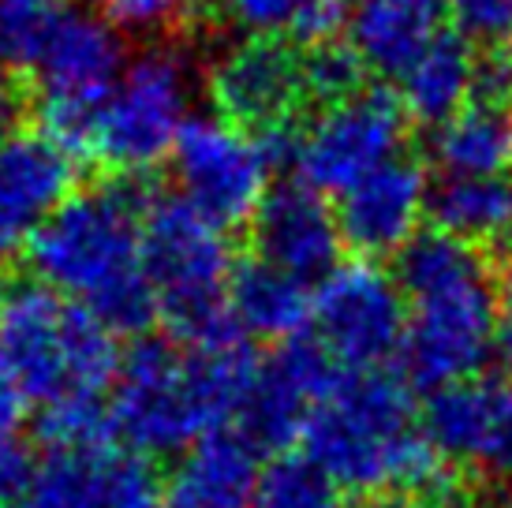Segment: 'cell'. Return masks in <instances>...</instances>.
Segmentation results:
<instances>
[{
    "label": "cell",
    "instance_id": "1",
    "mask_svg": "<svg viewBox=\"0 0 512 508\" xmlns=\"http://www.w3.org/2000/svg\"><path fill=\"white\" fill-rule=\"evenodd\" d=\"M146 202L131 184L75 191L30 240L34 281L79 303L116 337H139L157 318L146 273Z\"/></svg>",
    "mask_w": 512,
    "mask_h": 508
},
{
    "label": "cell",
    "instance_id": "2",
    "mask_svg": "<svg viewBox=\"0 0 512 508\" xmlns=\"http://www.w3.org/2000/svg\"><path fill=\"white\" fill-rule=\"evenodd\" d=\"M397 284L408 299V333L400 344L404 381L438 393L475 378L490 352H498L505 325V288L486 254L434 228L397 258Z\"/></svg>",
    "mask_w": 512,
    "mask_h": 508
},
{
    "label": "cell",
    "instance_id": "3",
    "mask_svg": "<svg viewBox=\"0 0 512 508\" xmlns=\"http://www.w3.org/2000/svg\"><path fill=\"white\" fill-rule=\"evenodd\" d=\"M258 363L247 340L217 352H180L172 340H139L124 355L109 393L113 430L143 456H184L195 441L221 430L228 415H240Z\"/></svg>",
    "mask_w": 512,
    "mask_h": 508
},
{
    "label": "cell",
    "instance_id": "4",
    "mask_svg": "<svg viewBox=\"0 0 512 508\" xmlns=\"http://www.w3.org/2000/svg\"><path fill=\"white\" fill-rule=\"evenodd\" d=\"M236 269L225 228L184 198H154L146 206V273L157 314L187 352H217L247 340L228 303Z\"/></svg>",
    "mask_w": 512,
    "mask_h": 508
},
{
    "label": "cell",
    "instance_id": "5",
    "mask_svg": "<svg viewBox=\"0 0 512 508\" xmlns=\"http://www.w3.org/2000/svg\"><path fill=\"white\" fill-rule=\"evenodd\" d=\"M0 352L42 408L75 396L105 400V389H113L124 363L116 352V333L38 281L4 288Z\"/></svg>",
    "mask_w": 512,
    "mask_h": 508
},
{
    "label": "cell",
    "instance_id": "6",
    "mask_svg": "<svg viewBox=\"0 0 512 508\" xmlns=\"http://www.w3.org/2000/svg\"><path fill=\"white\" fill-rule=\"evenodd\" d=\"M408 131V113L400 101L385 90H359L352 98L322 105L303 127L288 124L266 131L258 139L266 142L273 161H288L296 172V184L311 187L318 195L352 191L370 172L397 161Z\"/></svg>",
    "mask_w": 512,
    "mask_h": 508
},
{
    "label": "cell",
    "instance_id": "7",
    "mask_svg": "<svg viewBox=\"0 0 512 508\" xmlns=\"http://www.w3.org/2000/svg\"><path fill=\"white\" fill-rule=\"evenodd\" d=\"M124 64V42L98 12L57 8L42 57L34 64L42 131L75 157L90 154V139L105 101L113 98Z\"/></svg>",
    "mask_w": 512,
    "mask_h": 508
},
{
    "label": "cell",
    "instance_id": "8",
    "mask_svg": "<svg viewBox=\"0 0 512 508\" xmlns=\"http://www.w3.org/2000/svg\"><path fill=\"white\" fill-rule=\"evenodd\" d=\"M195 101V79L180 53L150 49L135 57L120 75L113 98L98 116L90 154L105 161L120 176L154 169L157 161L172 157Z\"/></svg>",
    "mask_w": 512,
    "mask_h": 508
},
{
    "label": "cell",
    "instance_id": "9",
    "mask_svg": "<svg viewBox=\"0 0 512 508\" xmlns=\"http://www.w3.org/2000/svg\"><path fill=\"white\" fill-rule=\"evenodd\" d=\"M180 198L214 225L232 228L255 221L270 198L273 154L255 131L225 116H195L169 157Z\"/></svg>",
    "mask_w": 512,
    "mask_h": 508
},
{
    "label": "cell",
    "instance_id": "10",
    "mask_svg": "<svg viewBox=\"0 0 512 508\" xmlns=\"http://www.w3.org/2000/svg\"><path fill=\"white\" fill-rule=\"evenodd\" d=\"M314 340L341 370H378L400 355L408 333V299L397 277L374 262L337 266L314 288Z\"/></svg>",
    "mask_w": 512,
    "mask_h": 508
},
{
    "label": "cell",
    "instance_id": "11",
    "mask_svg": "<svg viewBox=\"0 0 512 508\" xmlns=\"http://www.w3.org/2000/svg\"><path fill=\"white\" fill-rule=\"evenodd\" d=\"M344 370L329 359L318 340H288L266 355L255 370V381L243 396L236 430L258 452H281L307 434V423L318 404L329 396Z\"/></svg>",
    "mask_w": 512,
    "mask_h": 508
},
{
    "label": "cell",
    "instance_id": "12",
    "mask_svg": "<svg viewBox=\"0 0 512 508\" xmlns=\"http://www.w3.org/2000/svg\"><path fill=\"white\" fill-rule=\"evenodd\" d=\"M423 434L445 464L464 475L512 471V378L475 374L427 396Z\"/></svg>",
    "mask_w": 512,
    "mask_h": 508
},
{
    "label": "cell",
    "instance_id": "13",
    "mask_svg": "<svg viewBox=\"0 0 512 508\" xmlns=\"http://www.w3.org/2000/svg\"><path fill=\"white\" fill-rule=\"evenodd\" d=\"M210 98L217 116L255 135L296 124V109L307 101L303 57L277 38H247L214 60Z\"/></svg>",
    "mask_w": 512,
    "mask_h": 508
},
{
    "label": "cell",
    "instance_id": "14",
    "mask_svg": "<svg viewBox=\"0 0 512 508\" xmlns=\"http://www.w3.org/2000/svg\"><path fill=\"white\" fill-rule=\"evenodd\" d=\"M79 157L45 131L0 142V266L30 247L42 225L75 195Z\"/></svg>",
    "mask_w": 512,
    "mask_h": 508
},
{
    "label": "cell",
    "instance_id": "15",
    "mask_svg": "<svg viewBox=\"0 0 512 508\" xmlns=\"http://www.w3.org/2000/svg\"><path fill=\"white\" fill-rule=\"evenodd\" d=\"M430 187L427 172L419 161L400 154L397 161L370 172L352 191H344L337 202V221H341L344 247L363 258H389L404 254L423 232V217L430 213Z\"/></svg>",
    "mask_w": 512,
    "mask_h": 508
},
{
    "label": "cell",
    "instance_id": "16",
    "mask_svg": "<svg viewBox=\"0 0 512 508\" xmlns=\"http://www.w3.org/2000/svg\"><path fill=\"white\" fill-rule=\"evenodd\" d=\"M255 251L262 262L285 269L299 281H326L341 266V221L337 210L318 191L303 184H288L270 191L262 210L251 221Z\"/></svg>",
    "mask_w": 512,
    "mask_h": 508
},
{
    "label": "cell",
    "instance_id": "17",
    "mask_svg": "<svg viewBox=\"0 0 512 508\" xmlns=\"http://www.w3.org/2000/svg\"><path fill=\"white\" fill-rule=\"evenodd\" d=\"M449 0H352L348 49L363 71L400 79L445 34Z\"/></svg>",
    "mask_w": 512,
    "mask_h": 508
},
{
    "label": "cell",
    "instance_id": "18",
    "mask_svg": "<svg viewBox=\"0 0 512 508\" xmlns=\"http://www.w3.org/2000/svg\"><path fill=\"white\" fill-rule=\"evenodd\" d=\"M266 467L240 430H214L176 460L169 475V508H255Z\"/></svg>",
    "mask_w": 512,
    "mask_h": 508
},
{
    "label": "cell",
    "instance_id": "19",
    "mask_svg": "<svg viewBox=\"0 0 512 508\" xmlns=\"http://www.w3.org/2000/svg\"><path fill=\"white\" fill-rule=\"evenodd\" d=\"M475 68H479V53L468 42V34L445 30L438 42L397 79L400 109L415 124L441 127L468 101H475Z\"/></svg>",
    "mask_w": 512,
    "mask_h": 508
},
{
    "label": "cell",
    "instance_id": "20",
    "mask_svg": "<svg viewBox=\"0 0 512 508\" xmlns=\"http://www.w3.org/2000/svg\"><path fill=\"white\" fill-rule=\"evenodd\" d=\"M430 157L445 180L512 176V109L494 101H468L453 120L434 127Z\"/></svg>",
    "mask_w": 512,
    "mask_h": 508
},
{
    "label": "cell",
    "instance_id": "21",
    "mask_svg": "<svg viewBox=\"0 0 512 508\" xmlns=\"http://www.w3.org/2000/svg\"><path fill=\"white\" fill-rule=\"evenodd\" d=\"M228 303H232V314L247 337L277 340V344L296 340L314 311V296L307 281H299V277L262 262V258H251L236 269Z\"/></svg>",
    "mask_w": 512,
    "mask_h": 508
},
{
    "label": "cell",
    "instance_id": "22",
    "mask_svg": "<svg viewBox=\"0 0 512 508\" xmlns=\"http://www.w3.org/2000/svg\"><path fill=\"white\" fill-rule=\"evenodd\" d=\"M434 228L475 251H512V176L441 180L430 195Z\"/></svg>",
    "mask_w": 512,
    "mask_h": 508
},
{
    "label": "cell",
    "instance_id": "23",
    "mask_svg": "<svg viewBox=\"0 0 512 508\" xmlns=\"http://www.w3.org/2000/svg\"><path fill=\"white\" fill-rule=\"evenodd\" d=\"M120 449H45L30 482V508H116Z\"/></svg>",
    "mask_w": 512,
    "mask_h": 508
},
{
    "label": "cell",
    "instance_id": "24",
    "mask_svg": "<svg viewBox=\"0 0 512 508\" xmlns=\"http://www.w3.org/2000/svg\"><path fill=\"white\" fill-rule=\"evenodd\" d=\"M255 508H341V486L307 456H281L262 471Z\"/></svg>",
    "mask_w": 512,
    "mask_h": 508
},
{
    "label": "cell",
    "instance_id": "25",
    "mask_svg": "<svg viewBox=\"0 0 512 508\" xmlns=\"http://www.w3.org/2000/svg\"><path fill=\"white\" fill-rule=\"evenodd\" d=\"M57 8L38 0H0V71H34Z\"/></svg>",
    "mask_w": 512,
    "mask_h": 508
},
{
    "label": "cell",
    "instance_id": "26",
    "mask_svg": "<svg viewBox=\"0 0 512 508\" xmlns=\"http://www.w3.org/2000/svg\"><path fill=\"white\" fill-rule=\"evenodd\" d=\"M363 64L348 45H318V49H303V83H307V98L333 105L359 94L363 86Z\"/></svg>",
    "mask_w": 512,
    "mask_h": 508
},
{
    "label": "cell",
    "instance_id": "27",
    "mask_svg": "<svg viewBox=\"0 0 512 508\" xmlns=\"http://www.w3.org/2000/svg\"><path fill=\"white\" fill-rule=\"evenodd\" d=\"M94 12L120 34H169L184 27L195 0H90Z\"/></svg>",
    "mask_w": 512,
    "mask_h": 508
},
{
    "label": "cell",
    "instance_id": "28",
    "mask_svg": "<svg viewBox=\"0 0 512 508\" xmlns=\"http://www.w3.org/2000/svg\"><path fill=\"white\" fill-rule=\"evenodd\" d=\"M214 4L247 38H277V34H292L318 0H214Z\"/></svg>",
    "mask_w": 512,
    "mask_h": 508
},
{
    "label": "cell",
    "instance_id": "29",
    "mask_svg": "<svg viewBox=\"0 0 512 508\" xmlns=\"http://www.w3.org/2000/svg\"><path fill=\"white\" fill-rule=\"evenodd\" d=\"M464 34L486 42H512V0H449Z\"/></svg>",
    "mask_w": 512,
    "mask_h": 508
},
{
    "label": "cell",
    "instance_id": "30",
    "mask_svg": "<svg viewBox=\"0 0 512 508\" xmlns=\"http://www.w3.org/2000/svg\"><path fill=\"white\" fill-rule=\"evenodd\" d=\"M475 98L512 109V42H490L486 53H479Z\"/></svg>",
    "mask_w": 512,
    "mask_h": 508
},
{
    "label": "cell",
    "instance_id": "31",
    "mask_svg": "<svg viewBox=\"0 0 512 508\" xmlns=\"http://www.w3.org/2000/svg\"><path fill=\"white\" fill-rule=\"evenodd\" d=\"M38 471V456L19 441L0 445V505H15L30 494V482Z\"/></svg>",
    "mask_w": 512,
    "mask_h": 508
},
{
    "label": "cell",
    "instance_id": "32",
    "mask_svg": "<svg viewBox=\"0 0 512 508\" xmlns=\"http://www.w3.org/2000/svg\"><path fill=\"white\" fill-rule=\"evenodd\" d=\"M27 408V389H23V381L15 378L12 363L0 352V445H12L19 438V430L27 423Z\"/></svg>",
    "mask_w": 512,
    "mask_h": 508
},
{
    "label": "cell",
    "instance_id": "33",
    "mask_svg": "<svg viewBox=\"0 0 512 508\" xmlns=\"http://www.w3.org/2000/svg\"><path fill=\"white\" fill-rule=\"evenodd\" d=\"M19 113H23V101H19V90L12 86V79H8V71H0V142L12 139V135H15Z\"/></svg>",
    "mask_w": 512,
    "mask_h": 508
},
{
    "label": "cell",
    "instance_id": "34",
    "mask_svg": "<svg viewBox=\"0 0 512 508\" xmlns=\"http://www.w3.org/2000/svg\"><path fill=\"white\" fill-rule=\"evenodd\" d=\"M498 355H501V359H505V367H509V378H512V314H509V318H505V325H501Z\"/></svg>",
    "mask_w": 512,
    "mask_h": 508
},
{
    "label": "cell",
    "instance_id": "35",
    "mask_svg": "<svg viewBox=\"0 0 512 508\" xmlns=\"http://www.w3.org/2000/svg\"><path fill=\"white\" fill-rule=\"evenodd\" d=\"M370 508H423V505H415L408 497H382V501H374Z\"/></svg>",
    "mask_w": 512,
    "mask_h": 508
},
{
    "label": "cell",
    "instance_id": "36",
    "mask_svg": "<svg viewBox=\"0 0 512 508\" xmlns=\"http://www.w3.org/2000/svg\"><path fill=\"white\" fill-rule=\"evenodd\" d=\"M501 288H505V296H509V303H512V258H509V269H505V281H501Z\"/></svg>",
    "mask_w": 512,
    "mask_h": 508
},
{
    "label": "cell",
    "instance_id": "37",
    "mask_svg": "<svg viewBox=\"0 0 512 508\" xmlns=\"http://www.w3.org/2000/svg\"><path fill=\"white\" fill-rule=\"evenodd\" d=\"M498 508H512V490H505V494H501Z\"/></svg>",
    "mask_w": 512,
    "mask_h": 508
},
{
    "label": "cell",
    "instance_id": "38",
    "mask_svg": "<svg viewBox=\"0 0 512 508\" xmlns=\"http://www.w3.org/2000/svg\"><path fill=\"white\" fill-rule=\"evenodd\" d=\"M4 508H30V505H27V497H23V501H15V505H4Z\"/></svg>",
    "mask_w": 512,
    "mask_h": 508
},
{
    "label": "cell",
    "instance_id": "39",
    "mask_svg": "<svg viewBox=\"0 0 512 508\" xmlns=\"http://www.w3.org/2000/svg\"><path fill=\"white\" fill-rule=\"evenodd\" d=\"M38 4H49V8H60V0H38Z\"/></svg>",
    "mask_w": 512,
    "mask_h": 508
},
{
    "label": "cell",
    "instance_id": "40",
    "mask_svg": "<svg viewBox=\"0 0 512 508\" xmlns=\"http://www.w3.org/2000/svg\"><path fill=\"white\" fill-rule=\"evenodd\" d=\"M154 508H165V505H154Z\"/></svg>",
    "mask_w": 512,
    "mask_h": 508
},
{
    "label": "cell",
    "instance_id": "41",
    "mask_svg": "<svg viewBox=\"0 0 512 508\" xmlns=\"http://www.w3.org/2000/svg\"><path fill=\"white\" fill-rule=\"evenodd\" d=\"M0 299H4V292H0Z\"/></svg>",
    "mask_w": 512,
    "mask_h": 508
},
{
    "label": "cell",
    "instance_id": "42",
    "mask_svg": "<svg viewBox=\"0 0 512 508\" xmlns=\"http://www.w3.org/2000/svg\"><path fill=\"white\" fill-rule=\"evenodd\" d=\"M0 508H4V505H0Z\"/></svg>",
    "mask_w": 512,
    "mask_h": 508
}]
</instances>
